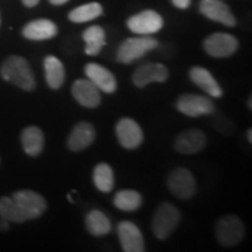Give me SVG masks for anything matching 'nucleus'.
Here are the masks:
<instances>
[{
  "label": "nucleus",
  "mask_w": 252,
  "mask_h": 252,
  "mask_svg": "<svg viewBox=\"0 0 252 252\" xmlns=\"http://www.w3.org/2000/svg\"><path fill=\"white\" fill-rule=\"evenodd\" d=\"M84 72L88 80L93 82L99 91L113 94L117 90V80L115 75L98 63H88L84 68Z\"/></svg>",
  "instance_id": "nucleus-14"
},
{
  "label": "nucleus",
  "mask_w": 252,
  "mask_h": 252,
  "mask_svg": "<svg viewBox=\"0 0 252 252\" xmlns=\"http://www.w3.org/2000/svg\"><path fill=\"white\" fill-rule=\"evenodd\" d=\"M13 201L23 212L27 220H35L43 215L47 209V202L42 195L33 190H19L13 194Z\"/></svg>",
  "instance_id": "nucleus-7"
},
{
  "label": "nucleus",
  "mask_w": 252,
  "mask_h": 252,
  "mask_svg": "<svg viewBox=\"0 0 252 252\" xmlns=\"http://www.w3.org/2000/svg\"><path fill=\"white\" fill-rule=\"evenodd\" d=\"M83 40L86 42V54L96 56L106 45L105 32L100 26H91L84 31Z\"/></svg>",
  "instance_id": "nucleus-22"
},
{
  "label": "nucleus",
  "mask_w": 252,
  "mask_h": 252,
  "mask_svg": "<svg viewBox=\"0 0 252 252\" xmlns=\"http://www.w3.org/2000/svg\"><path fill=\"white\" fill-rule=\"evenodd\" d=\"M96 138V131L93 124L88 122H81L72 128L68 137V147L74 152L86 150L94 143Z\"/></svg>",
  "instance_id": "nucleus-17"
},
{
  "label": "nucleus",
  "mask_w": 252,
  "mask_h": 252,
  "mask_svg": "<svg viewBox=\"0 0 252 252\" xmlns=\"http://www.w3.org/2000/svg\"><path fill=\"white\" fill-rule=\"evenodd\" d=\"M171 1L173 2V5H174L175 7L181 9L187 8L188 6L190 5V0H171Z\"/></svg>",
  "instance_id": "nucleus-28"
},
{
  "label": "nucleus",
  "mask_w": 252,
  "mask_h": 252,
  "mask_svg": "<svg viewBox=\"0 0 252 252\" xmlns=\"http://www.w3.org/2000/svg\"><path fill=\"white\" fill-rule=\"evenodd\" d=\"M40 0H23V4L26 6V7H34V6H36L39 4Z\"/></svg>",
  "instance_id": "nucleus-30"
},
{
  "label": "nucleus",
  "mask_w": 252,
  "mask_h": 252,
  "mask_svg": "<svg viewBox=\"0 0 252 252\" xmlns=\"http://www.w3.org/2000/svg\"><path fill=\"white\" fill-rule=\"evenodd\" d=\"M119 242L123 251L125 252H144L145 243L140 229L134 223L123 220L117 228Z\"/></svg>",
  "instance_id": "nucleus-12"
},
{
  "label": "nucleus",
  "mask_w": 252,
  "mask_h": 252,
  "mask_svg": "<svg viewBox=\"0 0 252 252\" xmlns=\"http://www.w3.org/2000/svg\"><path fill=\"white\" fill-rule=\"evenodd\" d=\"M200 12L210 20L224 26L234 27L236 25V19L230 11L229 6L220 0H201Z\"/></svg>",
  "instance_id": "nucleus-15"
},
{
  "label": "nucleus",
  "mask_w": 252,
  "mask_h": 252,
  "mask_svg": "<svg viewBox=\"0 0 252 252\" xmlns=\"http://www.w3.org/2000/svg\"><path fill=\"white\" fill-rule=\"evenodd\" d=\"M207 137L197 128L181 132L174 140V149L181 154H195L204 149Z\"/></svg>",
  "instance_id": "nucleus-16"
},
{
  "label": "nucleus",
  "mask_w": 252,
  "mask_h": 252,
  "mask_svg": "<svg viewBox=\"0 0 252 252\" xmlns=\"http://www.w3.org/2000/svg\"><path fill=\"white\" fill-rule=\"evenodd\" d=\"M189 77H190L194 84H196L200 89H202L204 93L209 94L213 98L222 97V88L217 83L215 77L206 68L193 67L189 70Z\"/></svg>",
  "instance_id": "nucleus-18"
},
{
  "label": "nucleus",
  "mask_w": 252,
  "mask_h": 252,
  "mask_svg": "<svg viewBox=\"0 0 252 252\" xmlns=\"http://www.w3.org/2000/svg\"><path fill=\"white\" fill-rule=\"evenodd\" d=\"M50 4L55 5V6H60V5H63L65 4V2L68 1V0H49Z\"/></svg>",
  "instance_id": "nucleus-31"
},
{
  "label": "nucleus",
  "mask_w": 252,
  "mask_h": 252,
  "mask_svg": "<svg viewBox=\"0 0 252 252\" xmlns=\"http://www.w3.org/2000/svg\"><path fill=\"white\" fill-rule=\"evenodd\" d=\"M248 139H249V143H252V130L251 128H249L248 130Z\"/></svg>",
  "instance_id": "nucleus-32"
},
{
  "label": "nucleus",
  "mask_w": 252,
  "mask_h": 252,
  "mask_svg": "<svg viewBox=\"0 0 252 252\" xmlns=\"http://www.w3.org/2000/svg\"><path fill=\"white\" fill-rule=\"evenodd\" d=\"M167 185L171 193L182 200L190 198L196 191V181L187 168L173 169L167 178Z\"/></svg>",
  "instance_id": "nucleus-6"
},
{
  "label": "nucleus",
  "mask_w": 252,
  "mask_h": 252,
  "mask_svg": "<svg viewBox=\"0 0 252 252\" xmlns=\"http://www.w3.org/2000/svg\"><path fill=\"white\" fill-rule=\"evenodd\" d=\"M94 184L102 193H109L115 186V175L112 168L108 163L100 162L94 169Z\"/></svg>",
  "instance_id": "nucleus-24"
},
{
  "label": "nucleus",
  "mask_w": 252,
  "mask_h": 252,
  "mask_svg": "<svg viewBox=\"0 0 252 252\" xmlns=\"http://www.w3.org/2000/svg\"><path fill=\"white\" fill-rule=\"evenodd\" d=\"M158 46H159L158 40L151 36L130 37L123 41L122 45L119 46L116 59L119 63L130 64L143 58L151 50L156 49Z\"/></svg>",
  "instance_id": "nucleus-3"
},
{
  "label": "nucleus",
  "mask_w": 252,
  "mask_h": 252,
  "mask_svg": "<svg viewBox=\"0 0 252 252\" xmlns=\"http://www.w3.org/2000/svg\"><path fill=\"white\" fill-rule=\"evenodd\" d=\"M116 134L119 143L127 150L139 147L144 140V133L137 122L131 118H122L116 125Z\"/></svg>",
  "instance_id": "nucleus-10"
},
{
  "label": "nucleus",
  "mask_w": 252,
  "mask_h": 252,
  "mask_svg": "<svg viewBox=\"0 0 252 252\" xmlns=\"http://www.w3.org/2000/svg\"><path fill=\"white\" fill-rule=\"evenodd\" d=\"M181 214L175 206L171 203L160 204L154 213L152 220V231L158 239H167L178 225L180 224Z\"/></svg>",
  "instance_id": "nucleus-2"
},
{
  "label": "nucleus",
  "mask_w": 252,
  "mask_h": 252,
  "mask_svg": "<svg viewBox=\"0 0 252 252\" xmlns=\"http://www.w3.org/2000/svg\"><path fill=\"white\" fill-rule=\"evenodd\" d=\"M67 197H68V200H69V202H71V203H72V202H74V201H72V197H71V196H70V194H69V195H68V196H67Z\"/></svg>",
  "instance_id": "nucleus-33"
},
{
  "label": "nucleus",
  "mask_w": 252,
  "mask_h": 252,
  "mask_svg": "<svg viewBox=\"0 0 252 252\" xmlns=\"http://www.w3.org/2000/svg\"><path fill=\"white\" fill-rule=\"evenodd\" d=\"M86 226L88 231L96 237L108 235L112 229L109 219L100 210H91L87 214Z\"/></svg>",
  "instance_id": "nucleus-23"
},
{
  "label": "nucleus",
  "mask_w": 252,
  "mask_h": 252,
  "mask_svg": "<svg viewBox=\"0 0 252 252\" xmlns=\"http://www.w3.org/2000/svg\"><path fill=\"white\" fill-rule=\"evenodd\" d=\"M0 216L4 217L8 222L14 223H24L27 219L19 209V207L15 204L12 197H0Z\"/></svg>",
  "instance_id": "nucleus-27"
},
{
  "label": "nucleus",
  "mask_w": 252,
  "mask_h": 252,
  "mask_svg": "<svg viewBox=\"0 0 252 252\" xmlns=\"http://www.w3.org/2000/svg\"><path fill=\"white\" fill-rule=\"evenodd\" d=\"M58 34V26L48 19L31 21L23 28V35L28 40L42 41L54 37Z\"/></svg>",
  "instance_id": "nucleus-19"
},
{
  "label": "nucleus",
  "mask_w": 252,
  "mask_h": 252,
  "mask_svg": "<svg viewBox=\"0 0 252 252\" xmlns=\"http://www.w3.org/2000/svg\"><path fill=\"white\" fill-rule=\"evenodd\" d=\"M9 229V222L4 217L0 216V231H7Z\"/></svg>",
  "instance_id": "nucleus-29"
},
{
  "label": "nucleus",
  "mask_w": 252,
  "mask_h": 252,
  "mask_svg": "<svg viewBox=\"0 0 252 252\" xmlns=\"http://www.w3.org/2000/svg\"><path fill=\"white\" fill-rule=\"evenodd\" d=\"M141 203H143L141 195L138 191L131 190V189L118 191L113 198L115 207L122 212H134V210L139 209Z\"/></svg>",
  "instance_id": "nucleus-25"
},
{
  "label": "nucleus",
  "mask_w": 252,
  "mask_h": 252,
  "mask_svg": "<svg viewBox=\"0 0 252 252\" xmlns=\"http://www.w3.org/2000/svg\"><path fill=\"white\" fill-rule=\"evenodd\" d=\"M176 109L188 117L196 118L201 116L213 115L215 112V104L209 97L202 94H182L176 100Z\"/></svg>",
  "instance_id": "nucleus-5"
},
{
  "label": "nucleus",
  "mask_w": 252,
  "mask_h": 252,
  "mask_svg": "<svg viewBox=\"0 0 252 252\" xmlns=\"http://www.w3.org/2000/svg\"><path fill=\"white\" fill-rule=\"evenodd\" d=\"M71 94L78 104L84 108L94 109L100 104V91L88 78H78L71 87Z\"/></svg>",
  "instance_id": "nucleus-13"
},
{
  "label": "nucleus",
  "mask_w": 252,
  "mask_h": 252,
  "mask_svg": "<svg viewBox=\"0 0 252 252\" xmlns=\"http://www.w3.org/2000/svg\"><path fill=\"white\" fill-rule=\"evenodd\" d=\"M126 24L133 33L139 34V35H150L161 30L163 20L161 15L157 13L156 11L147 9L131 17Z\"/></svg>",
  "instance_id": "nucleus-9"
},
{
  "label": "nucleus",
  "mask_w": 252,
  "mask_h": 252,
  "mask_svg": "<svg viewBox=\"0 0 252 252\" xmlns=\"http://www.w3.org/2000/svg\"><path fill=\"white\" fill-rule=\"evenodd\" d=\"M47 84L50 89L58 90L63 86L65 80V70L63 63L55 56H47L43 61Z\"/></svg>",
  "instance_id": "nucleus-21"
},
{
  "label": "nucleus",
  "mask_w": 252,
  "mask_h": 252,
  "mask_svg": "<svg viewBox=\"0 0 252 252\" xmlns=\"http://www.w3.org/2000/svg\"><path fill=\"white\" fill-rule=\"evenodd\" d=\"M0 75L2 80L25 91H33L36 88L35 76L30 63L21 56H8L1 64Z\"/></svg>",
  "instance_id": "nucleus-1"
},
{
  "label": "nucleus",
  "mask_w": 252,
  "mask_h": 252,
  "mask_svg": "<svg viewBox=\"0 0 252 252\" xmlns=\"http://www.w3.org/2000/svg\"><path fill=\"white\" fill-rule=\"evenodd\" d=\"M204 50L213 58L222 59L235 54L238 49V41L228 33H214L204 40Z\"/></svg>",
  "instance_id": "nucleus-8"
},
{
  "label": "nucleus",
  "mask_w": 252,
  "mask_h": 252,
  "mask_svg": "<svg viewBox=\"0 0 252 252\" xmlns=\"http://www.w3.org/2000/svg\"><path fill=\"white\" fill-rule=\"evenodd\" d=\"M215 232L217 241L223 247L232 248L241 243L244 238L245 228L243 222L237 216L226 215L219 220Z\"/></svg>",
  "instance_id": "nucleus-4"
},
{
  "label": "nucleus",
  "mask_w": 252,
  "mask_h": 252,
  "mask_svg": "<svg viewBox=\"0 0 252 252\" xmlns=\"http://www.w3.org/2000/svg\"><path fill=\"white\" fill-rule=\"evenodd\" d=\"M21 144L26 154L37 157L45 147V135L37 126H28L21 133Z\"/></svg>",
  "instance_id": "nucleus-20"
},
{
  "label": "nucleus",
  "mask_w": 252,
  "mask_h": 252,
  "mask_svg": "<svg viewBox=\"0 0 252 252\" xmlns=\"http://www.w3.org/2000/svg\"><path fill=\"white\" fill-rule=\"evenodd\" d=\"M249 109H250V110L252 109L251 108V97H250V98H249Z\"/></svg>",
  "instance_id": "nucleus-34"
},
{
  "label": "nucleus",
  "mask_w": 252,
  "mask_h": 252,
  "mask_svg": "<svg viewBox=\"0 0 252 252\" xmlns=\"http://www.w3.org/2000/svg\"><path fill=\"white\" fill-rule=\"evenodd\" d=\"M102 14L103 8L98 2H89V4L82 5L80 7L72 9L68 18L75 24H83L100 17Z\"/></svg>",
  "instance_id": "nucleus-26"
},
{
  "label": "nucleus",
  "mask_w": 252,
  "mask_h": 252,
  "mask_svg": "<svg viewBox=\"0 0 252 252\" xmlns=\"http://www.w3.org/2000/svg\"><path fill=\"white\" fill-rule=\"evenodd\" d=\"M168 69L161 63H146L133 72L132 82L137 88H145L153 82L163 83L168 78Z\"/></svg>",
  "instance_id": "nucleus-11"
},
{
  "label": "nucleus",
  "mask_w": 252,
  "mask_h": 252,
  "mask_svg": "<svg viewBox=\"0 0 252 252\" xmlns=\"http://www.w3.org/2000/svg\"><path fill=\"white\" fill-rule=\"evenodd\" d=\"M0 24H1V19H0Z\"/></svg>",
  "instance_id": "nucleus-35"
}]
</instances>
